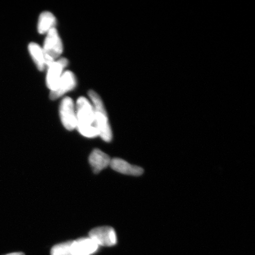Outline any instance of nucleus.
Masks as SVG:
<instances>
[{
  "label": "nucleus",
  "instance_id": "obj_4",
  "mask_svg": "<svg viewBox=\"0 0 255 255\" xmlns=\"http://www.w3.org/2000/svg\"><path fill=\"white\" fill-rule=\"evenodd\" d=\"M89 238L93 240L98 246L112 247L117 242L116 231L110 226H102L92 229L89 232Z\"/></svg>",
  "mask_w": 255,
  "mask_h": 255
},
{
  "label": "nucleus",
  "instance_id": "obj_13",
  "mask_svg": "<svg viewBox=\"0 0 255 255\" xmlns=\"http://www.w3.org/2000/svg\"><path fill=\"white\" fill-rule=\"evenodd\" d=\"M72 242L70 241L55 245L51 251V255H72Z\"/></svg>",
  "mask_w": 255,
  "mask_h": 255
},
{
  "label": "nucleus",
  "instance_id": "obj_1",
  "mask_svg": "<svg viewBox=\"0 0 255 255\" xmlns=\"http://www.w3.org/2000/svg\"><path fill=\"white\" fill-rule=\"evenodd\" d=\"M76 128L83 136L94 138L99 135L93 106L84 97L79 98L76 103Z\"/></svg>",
  "mask_w": 255,
  "mask_h": 255
},
{
  "label": "nucleus",
  "instance_id": "obj_12",
  "mask_svg": "<svg viewBox=\"0 0 255 255\" xmlns=\"http://www.w3.org/2000/svg\"><path fill=\"white\" fill-rule=\"evenodd\" d=\"M28 50L30 51L32 58L40 71H43L45 68L46 64L44 60L43 49L35 43H31L28 46Z\"/></svg>",
  "mask_w": 255,
  "mask_h": 255
},
{
  "label": "nucleus",
  "instance_id": "obj_7",
  "mask_svg": "<svg viewBox=\"0 0 255 255\" xmlns=\"http://www.w3.org/2000/svg\"><path fill=\"white\" fill-rule=\"evenodd\" d=\"M68 65V59L61 58L54 62L48 67L46 84L48 88L51 91H53L56 88L57 83L61 78L64 68Z\"/></svg>",
  "mask_w": 255,
  "mask_h": 255
},
{
  "label": "nucleus",
  "instance_id": "obj_6",
  "mask_svg": "<svg viewBox=\"0 0 255 255\" xmlns=\"http://www.w3.org/2000/svg\"><path fill=\"white\" fill-rule=\"evenodd\" d=\"M76 86V79L75 75L71 71H66L63 73L56 88L53 91H51L50 100H55L62 97L66 92L72 91Z\"/></svg>",
  "mask_w": 255,
  "mask_h": 255
},
{
  "label": "nucleus",
  "instance_id": "obj_14",
  "mask_svg": "<svg viewBox=\"0 0 255 255\" xmlns=\"http://www.w3.org/2000/svg\"><path fill=\"white\" fill-rule=\"evenodd\" d=\"M5 255H24L23 253H11Z\"/></svg>",
  "mask_w": 255,
  "mask_h": 255
},
{
  "label": "nucleus",
  "instance_id": "obj_3",
  "mask_svg": "<svg viewBox=\"0 0 255 255\" xmlns=\"http://www.w3.org/2000/svg\"><path fill=\"white\" fill-rule=\"evenodd\" d=\"M46 66L49 67L63 52V44L55 28L48 32L43 49Z\"/></svg>",
  "mask_w": 255,
  "mask_h": 255
},
{
  "label": "nucleus",
  "instance_id": "obj_5",
  "mask_svg": "<svg viewBox=\"0 0 255 255\" xmlns=\"http://www.w3.org/2000/svg\"><path fill=\"white\" fill-rule=\"evenodd\" d=\"M60 116L62 123L66 129L72 130L76 128V114L72 99H63L60 106Z\"/></svg>",
  "mask_w": 255,
  "mask_h": 255
},
{
  "label": "nucleus",
  "instance_id": "obj_9",
  "mask_svg": "<svg viewBox=\"0 0 255 255\" xmlns=\"http://www.w3.org/2000/svg\"><path fill=\"white\" fill-rule=\"evenodd\" d=\"M110 165L114 170L123 174L140 176L143 173L141 167L130 164L124 159L119 158L111 159Z\"/></svg>",
  "mask_w": 255,
  "mask_h": 255
},
{
  "label": "nucleus",
  "instance_id": "obj_2",
  "mask_svg": "<svg viewBox=\"0 0 255 255\" xmlns=\"http://www.w3.org/2000/svg\"><path fill=\"white\" fill-rule=\"evenodd\" d=\"M88 95L93 104L96 125L99 135L104 141L109 142L113 138V133L103 101L100 96L93 91H89Z\"/></svg>",
  "mask_w": 255,
  "mask_h": 255
},
{
  "label": "nucleus",
  "instance_id": "obj_11",
  "mask_svg": "<svg viewBox=\"0 0 255 255\" xmlns=\"http://www.w3.org/2000/svg\"><path fill=\"white\" fill-rule=\"evenodd\" d=\"M56 25V20L55 16L50 12H42L40 15L39 23H38V31L40 34L48 33Z\"/></svg>",
  "mask_w": 255,
  "mask_h": 255
},
{
  "label": "nucleus",
  "instance_id": "obj_10",
  "mask_svg": "<svg viewBox=\"0 0 255 255\" xmlns=\"http://www.w3.org/2000/svg\"><path fill=\"white\" fill-rule=\"evenodd\" d=\"M109 155L99 149H95L89 156V161L94 173L98 174L110 165Z\"/></svg>",
  "mask_w": 255,
  "mask_h": 255
},
{
  "label": "nucleus",
  "instance_id": "obj_8",
  "mask_svg": "<svg viewBox=\"0 0 255 255\" xmlns=\"http://www.w3.org/2000/svg\"><path fill=\"white\" fill-rule=\"evenodd\" d=\"M98 245L91 238H82L72 242V255H91L98 250Z\"/></svg>",
  "mask_w": 255,
  "mask_h": 255
}]
</instances>
